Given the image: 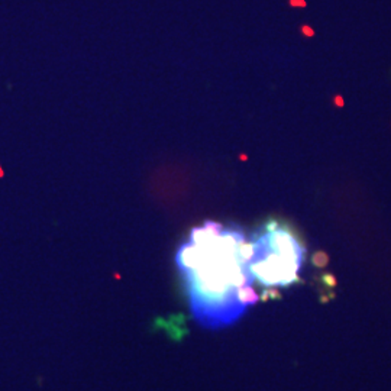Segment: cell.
<instances>
[{
	"mask_svg": "<svg viewBox=\"0 0 391 391\" xmlns=\"http://www.w3.org/2000/svg\"><path fill=\"white\" fill-rule=\"evenodd\" d=\"M193 319L206 329L238 322L257 300L250 241L238 226L208 220L193 228L176 254Z\"/></svg>",
	"mask_w": 391,
	"mask_h": 391,
	"instance_id": "cell-1",
	"label": "cell"
},
{
	"mask_svg": "<svg viewBox=\"0 0 391 391\" xmlns=\"http://www.w3.org/2000/svg\"><path fill=\"white\" fill-rule=\"evenodd\" d=\"M306 250L297 236L277 220H270L250 239V271L266 290L284 289L299 280Z\"/></svg>",
	"mask_w": 391,
	"mask_h": 391,
	"instance_id": "cell-2",
	"label": "cell"
},
{
	"mask_svg": "<svg viewBox=\"0 0 391 391\" xmlns=\"http://www.w3.org/2000/svg\"><path fill=\"white\" fill-rule=\"evenodd\" d=\"M290 2H292L293 6H306L304 0H290Z\"/></svg>",
	"mask_w": 391,
	"mask_h": 391,
	"instance_id": "cell-3",
	"label": "cell"
},
{
	"mask_svg": "<svg viewBox=\"0 0 391 391\" xmlns=\"http://www.w3.org/2000/svg\"><path fill=\"white\" fill-rule=\"evenodd\" d=\"M304 34H307V35H313V31L308 28V27H304Z\"/></svg>",
	"mask_w": 391,
	"mask_h": 391,
	"instance_id": "cell-4",
	"label": "cell"
}]
</instances>
